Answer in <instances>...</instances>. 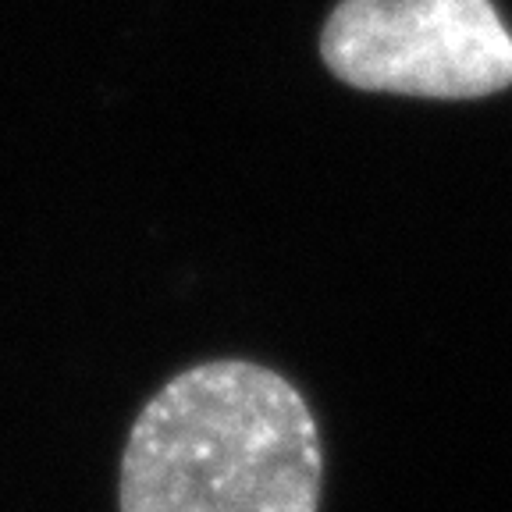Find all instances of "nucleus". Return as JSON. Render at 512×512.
Returning <instances> with one entry per match:
<instances>
[{
	"mask_svg": "<svg viewBox=\"0 0 512 512\" xmlns=\"http://www.w3.org/2000/svg\"><path fill=\"white\" fill-rule=\"evenodd\" d=\"M320 54L370 93L473 100L512 82V32L491 0H342Z\"/></svg>",
	"mask_w": 512,
	"mask_h": 512,
	"instance_id": "obj_2",
	"label": "nucleus"
},
{
	"mask_svg": "<svg viewBox=\"0 0 512 512\" xmlns=\"http://www.w3.org/2000/svg\"><path fill=\"white\" fill-rule=\"evenodd\" d=\"M313 409L278 370L210 360L171 377L128 431L121 512H317Z\"/></svg>",
	"mask_w": 512,
	"mask_h": 512,
	"instance_id": "obj_1",
	"label": "nucleus"
}]
</instances>
